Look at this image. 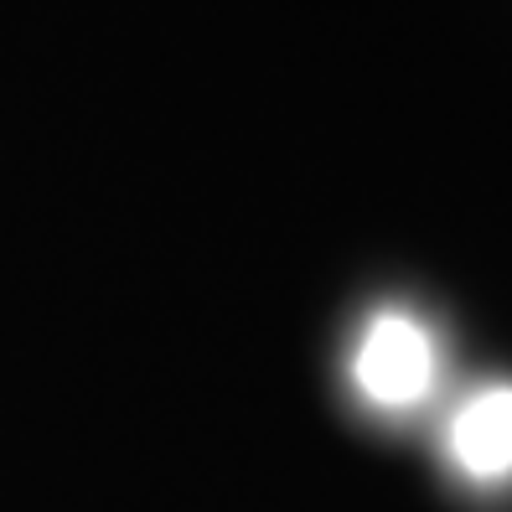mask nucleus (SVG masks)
<instances>
[{
	"label": "nucleus",
	"mask_w": 512,
	"mask_h": 512,
	"mask_svg": "<svg viewBox=\"0 0 512 512\" xmlns=\"http://www.w3.org/2000/svg\"><path fill=\"white\" fill-rule=\"evenodd\" d=\"M450 445H456V461L466 476L476 481L507 476L512 471V383H492L481 394H471L456 414Z\"/></svg>",
	"instance_id": "f03ea898"
},
{
	"label": "nucleus",
	"mask_w": 512,
	"mask_h": 512,
	"mask_svg": "<svg viewBox=\"0 0 512 512\" xmlns=\"http://www.w3.org/2000/svg\"><path fill=\"white\" fill-rule=\"evenodd\" d=\"M352 378L378 409H414L435 383V347L425 326L404 311H383L352 357Z\"/></svg>",
	"instance_id": "f257e3e1"
}]
</instances>
